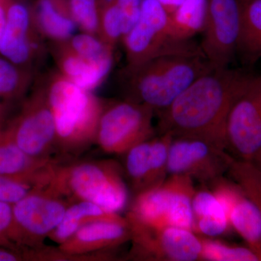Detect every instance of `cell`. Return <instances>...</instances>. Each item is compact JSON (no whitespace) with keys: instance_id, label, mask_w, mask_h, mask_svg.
<instances>
[{"instance_id":"6da1fadb","label":"cell","mask_w":261,"mask_h":261,"mask_svg":"<svg viewBox=\"0 0 261 261\" xmlns=\"http://www.w3.org/2000/svg\"><path fill=\"white\" fill-rule=\"evenodd\" d=\"M246 75L226 68L201 75L158 112L160 135L197 139L226 151L228 113Z\"/></svg>"},{"instance_id":"7a4b0ae2","label":"cell","mask_w":261,"mask_h":261,"mask_svg":"<svg viewBox=\"0 0 261 261\" xmlns=\"http://www.w3.org/2000/svg\"><path fill=\"white\" fill-rule=\"evenodd\" d=\"M213 69L202 50L154 57L137 66L127 67L128 100L159 112L169 106L197 79Z\"/></svg>"},{"instance_id":"3957f363","label":"cell","mask_w":261,"mask_h":261,"mask_svg":"<svg viewBox=\"0 0 261 261\" xmlns=\"http://www.w3.org/2000/svg\"><path fill=\"white\" fill-rule=\"evenodd\" d=\"M46 92L56 126V142L68 152L85 148L96 140L104 106L89 91L58 72L53 73Z\"/></svg>"},{"instance_id":"277c9868","label":"cell","mask_w":261,"mask_h":261,"mask_svg":"<svg viewBox=\"0 0 261 261\" xmlns=\"http://www.w3.org/2000/svg\"><path fill=\"white\" fill-rule=\"evenodd\" d=\"M47 191L93 202L111 212L126 205L128 191L119 168L111 162H86L55 169Z\"/></svg>"},{"instance_id":"5b68a950","label":"cell","mask_w":261,"mask_h":261,"mask_svg":"<svg viewBox=\"0 0 261 261\" xmlns=\"http://www.w3.org/2000/svg\"><path fill=\"white\" fill-rule=\"evenodd\" d=\"M193 181L183 175H170L161 185L137 194L128 216L149 226H175L195 233Z\"/></svg>"},{"instance_id":"8992f818","label":"cell","mask_w":261,"mask_h":261,"mask_svg":"<svg viewBox=\"0 0 261 261\" xmlns=\"http://www.w3.org/2000/svg\"><path fill=\"white\" fill-rule=\"evenodd\" d=\"M127 67L154 57L178 51L200 50L191 41L176 42L169 35V15L158 0H142L140 19L123 38Z\"/></svg>"},{"instance_id":"52a82bcc","label":"cell","mask_w":261,"mask_h":261,"mask_svg":"<svg viewBox=\"0 0 261 261\" xmlns=\"http://www.w3.org/2000/svg\"><path fill=\"white\" fill-rule=\"evenodd\" d=\"M261 149V75H246L226 122V150L251 162Z\"/></svg>"},{"instance_id":"ba28073f","label":"cell","mask_w":261,"mask_h":261,"mask_svg":"<svg viewBox=\"0 0 261 261\" xmlns=\"http://www.w3.org/2000/svg\"><path fill=\"white\" fill-rule=\"evenodd\" d=\"M154 113L152 108L128 99L104 106L96 141L108 153H126L134 146L152 138Z\"/></svg>"},{"instance_id":"9c48e42d","label":"cell","mask_w":261,"mask_h":261,"mask_svg":"<svg viewBox=\"0 0 261 261\" xmlns=\"http://www.w3.org/2000/svg\"><path fill=\"white\" fill-rule=\"evenodd\" d=\"M133 241L134 254L144 260L195 261L202 260L201 239L186 228L156 227L127 216Z\"/></svg>"},{"instance_id":"30bf717a","label":"cell","mask_w":261,"mask_h":261,"mask_svg":"<svg viewBox=\"0 0 261 261\" xmlns=\"http://www.w3.org/2000/svg\"><path fill=\"white\" fill-rule=\"evenodd\" d=\"M240 27V0H207L200 47L214 69L228 68L238 49Z\"/></svg>"},{"instance_id":"8fae6325","label":"cell","mask_w":261,"mask_h":261,"mask_svg":"<svg viewBox=\"0 0 261 261\" xmlns=\"http://www.w3.org/2000/svg\"><path fill=\"white\" fill-rule=\"evenodd\" d=\"M233 159L224 149L205 141L173 138L168 154V173L210 185L227 172Z\"/></svg>"},{"instance_id":"7c38bea8","label":"cell","mask_w":261,"mask_h":261,"mask_svg":"<svg viewBox=\"0 0 261 261\" xmlns=\"http://www.w3.org/2000/svg\"><path fill=\"white\" fill-rule=\"evenodd\" d=\"M56 140L54 116L45 88H40L32 96L25 113L15 130V143L25 153L38 159L46 154Z\"/></svg>"},{"instance_id":"4fadbf2b","label":"cell","mask_w":261,"mask_h":261,"mask_svg":"<svg viewBox=\"0 0 261 261\" xmlns=\"http://www.w3.org/2000/svg\"><path fill=\"white\" fill-rule=\"evenodd\" d=\"M37 34L39 33L33 21L31 8L22 0H11L0 40V53L18 66L30 65L40 54Z\"/></svg>"},{"instance_id":"5bb4252c","label":"cell","mask_w":261,"mask_h":261,"mask_svg":"<svg viewBox=\"0 0 261 261\" xmlns=\"http://www.w3.org/2000/svg\"><path fill=\"white\" fill-rule=\"evenodd\" d=\"M173 137L160 135L132 147L126 152L127 174L137 194L158 186L166 179L168 154Z\"/></svg>"},{"instance_id":"9a60e30c","label":"cell","mask_w":261,"mask_h":261,"mask_svg":"<svg viewBox=\"0 0 261 261\" xmlns=\"http://www.w3.org/2000/svg\"><path fill=\"white\" fill-rule=\"evenodd\" d=\"M67 206L59 197L39 190L29 194L13 207V217L27 232L40 238L49 236L59 225Z\"/></svg>"},{"instance_id":"2e32d148","label":"cell","mask_w":261,"mask_h":261,"mask_svg":"<svg viewBox=\"0 0 261 261\" xmlns=\"http://www.w3.org/2000/svg\"><path fill=\"white\" fill-rule=\"evenodd\" d=\"M130 230L127 219L123 221L97 220L84 224L76 232L60 245L62 254L68 257L116 247L130 240Z\"/></svg>"},{"instance_id":"e0dca14e","label":"cell","mask_w":261,"mask_h":261,"mask_svg":"<svg viewBox=\"0 0 261 261\" xmlns=\"http://www.w3.org/2000/svg\"><path fill=\"white\" fill-rule=\"evenodd\" d=\"M31 10L34 25L43 37L56 42L73 37L77 25L70 14L68 0H36Z\"/></svg>"},{"instance_id":"ac0fdd59","label":"cell","mask_w":261,"mask_h":261,"mask_svg":"<svg viewBox=\"0 0 261 261\" xmlns=\"http://www.w3.org/2000/svg\"><path fill=\"white\" fill-rule=\"evenodd\" d=\"M53 54L59 73L85 90H93L108 75L102 68L73 51L66 41L57 42Z\"/></svg>"},{"instance_id":"d6986e66","label":"cell","mask_w":261,"mask_h":261,"mask_svg":"<svg viewBox=\"0 0 261 261\" xmlns=\"http://www.w3.org/2000/svg\"><path fill=\"white\" fill-rule=\"evenodd\" d=\"M230 225L261 259V214L257 206L240 189L228 208Z\"/></svg>"},{"instance_id":"ffe728a7","label":"cell","mask_w":261,"mask_h":261,"mask_svg":"<svg viewBox=\"0 0 261 261\" xmlns=\"http://www.w3.org/2000/svg\"><path fill=\"white\" fill-rule=\"evenodd\" d=\"M97 220L123 221L126 218H122L118 213L106 211L93 202L80 200L67 207L61 222L49 236L61 245L84 224Z\"/></svg>"},{"instance_id":"44dd1931","label":"cell","mask_w":261,"mask_h":261,"mask_svg":"<svg viewBox=\"0 0 261 261\" xmlns=\"http://www.w3.org/2000/svg\"><path fill=\"white\" fill-rule=\"evenodd\" d=\"M241 27L238 49L247 63L261 58V0H240Z\"/></svg>"},{"instance_id":"7402d4cb","label":"cell","mask_w":261,"mask_h":261,"mask_svg":"<svg viewBox=\"0 0 261 261\" xmlns=\"http://www.w3.org/2000/svg\"><path fill=\"white\" fill-rule=\"evenodd\" d=\"M207 0H185L169 15V35L176 42H187L205 27Z\"/></svg>"},{"instance_id":"603a6c76","label":"cell","mask_w":261,"mask_h":261,"mask_svg":"<svg viewBox=\"0 0 261 261\" xmlns=\"http://www.w3.org/2000/svg\"><path fill=\"white\" fill-rule=\"evenodd\" d=\"M69 47L86 60L109 73L113 65V49L99 37L82 32L66 41Z\"/></svg>"},{"instance_id":"cb8c5ba5","label":"cell","mask_w":261,"mask_h":261,"mask_svg":"<svg viewBox=\"0 0 261 261\" xmlns=\"http://www.w3.org/2000/svg\"><path fill=\"white\" fill-rule=\"evenodd\" d=\"M227 173L261 214V173L258 169L250 161L233 159Z\"/></svg>"},{"instance_id":"d4e9b609","label":"cell","mask_w":261,"mask_h":261,"mask_svg":"<svg viewBox=\"0 0 261 261\" xmlns=\"http://www.w3.org/2000/svg\"><path fill=\"white\" fill-rule=\"evenodd\" d=\"M201 239V258L210 261H257L260 257L249 247L233 246L217 240Z\"/></svg>"},{"instance_id":"484cf974","label":"cell","mask_w":261,"mask_h":261,"mask_svg":"<svg viewBox=\"0 0 261 261\" xmlns=\"http://www.w3.org/2000/svg\"><path fill=\"white\" fill-rule=\"evenodd\" d=\"M123 22L117 3L99 8L98 37L110 47L114 49L118 41L123 38Z\"/></svg>"},{"instance_id":"4316f807","label":"cell","mask_w":261,"mask_h":261,"mask_svg":"<svg viewBox=\"0 0 261 261\" xmlns=\"http://www.w3.org/2000/svg\"><path fill=\"white\" fill-rule=\"evenodd\" d=\"M72 18L77 27L87 34L98 36L99 7L98 0H68Z\"/></svg>"},{"instance_id":"83f0119b","label":"cell","mask_w":261,"mask_h":261,"mask_svg":"<svg viewBox=\"0 0 261 261\" xmlns=\"http://www.w3.org/2000/svg\"><path fill=\"white\" fill-rule=\"evenodd\" d=\"M29 82L27 72L7 59L0 58V96H10L23 90Z\"/></svg>"},{"instance_id":"f1b7e54d","label":"cell","mask_w":261,"mask_h":261,"mask_svg":"<svg viewBox=\"0 0 261 261\" xmlns=\"http://www.w3.org/2000/svg\"><path fill=\"white\" fill-rule=\"evenodd\" d=\"M195 221L202 216L211 215H227L224 206L212 191L195 190L192 200Z\"/></svg>"},{"instance_id":"f546056e","label":"cell","mask_w":261,"mask_h":261,"mask_svg":"<svg viewBox=\"0 0 261 261\" xmlns=\"http://www.w3.org/2000/svg\"><path fill=\"white\" fill-rule=\"evenodd\" d=\"M231 227L227 215L202 216L195 221V233L209 237L224 234Z\"/></svg>"},{"instance_id":"4dcf8cb0","label":"cell","mask_w":261,"mask_h":261,"mask_svg":"<svg viewBox=\"0 0 261 261\" xmlns=\"http://www.w3.org/2000/svg\"><path fill=\"white\" fill-rule=\"evenodd\" d=\"M29 195V187L23 184L0 176V201L16 203Z\"/></svg>"},{"instance_id":"1f68e13d","label":"cell","mask_w":261,"mask_h":261,"mask_svg":"<svg viewBox=\"0 0 261 261\" xmlns=\"http://www.w3.org/2000/svg\"><path fill=\"white\" fill-rule=\"evenodd\" d=\"M142 0H117L123 22V37L140 19Z\"/></svg>"},{"instance_id":"d6a6232c","label":"cell","mask_w":261,"mask_h":261,"mask_svg":"<svg viewBox=\"0 0 261 261\" xmlns=\"http://www.w3.org/2000/svg\"><path fill=\"white\" fill-rule=\"evenodd\" d=\"M13 217V211L9 203L0 201V233L10 226Z\"/></svg>"},{"instance_id":"836d02e7","label":"cell","mask_w":261,"mask_h":261,"mask_svg":"<svg viewBox=\"0 0 261 261\" xmlns=\"http://www.w3.org/2000/svg\"><path fill=\"white\" fill-rule=\"evenodd\" d=\"M10 2L11 0H0V40L6 25L7 15Z\"/></svg>"},{"instance_id":"e575fe53","label":"cell","mask_w":261,"mask_h":261,"mask_svg":"<svg viewBox=\"0 0 261 261\" xmlns=\"http://www.w3.org/2000/svg\"><path fill=\"white\" fill-rule=\"evenodd\" d=\"M185 0H158V2L162 5L163 8L166 10L168 15H171L178 8H179Z\"/></svg>"},{"instance_id":"d590c367","label":"cell","mask_w":261,"mask_h":261,"mask_svg":"<svg viewBox=\"0 0 261 261\" xmlns=\"http://www.w3.org/2000/svg\"><path fill=\"white\" fill-rule=\"evenodd\" d=\"M17 258L13 254L0 250V261H15Z\"/></svg>"},{"instance_id":"8d00e7d4","label":"cell","mask_w":261,"mask_h":261,"mask_svg":"<svg viewBox=\"0 0 261 261\" xmlns=\"http://www.w3.org/2000/svg\"><path fill=\"white\" fill-rule=\"evenodd\" d=\"M251 162L253 163L254 166H255L261 173V149L260 152L255 155V157L254 158Z\"/></svg>"}]
</instances>
